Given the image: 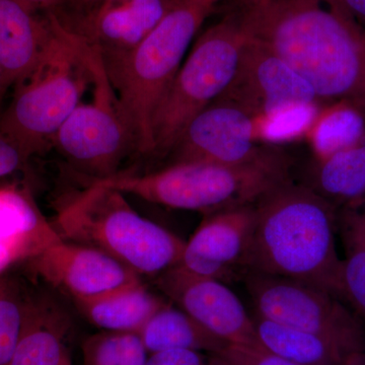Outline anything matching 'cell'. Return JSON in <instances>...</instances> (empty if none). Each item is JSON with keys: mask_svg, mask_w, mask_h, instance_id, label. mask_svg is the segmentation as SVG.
I'll return each mask as SVG.
<instances>
[{"mask_svg": "<svg viewBox=\"0 0 365 365\" xmlns=\"http://www.w3.org/2000/svg\"><path fill=\"white\" fill-rule=\"evenodd\" d=\"M240 4L249 35L306 79L321 103L346 102L365 114V26L339 0Z\"/></svg>", "mask_w": 365, "mask_h": 365, "instance_id": "6da1fadb", "label": "cell"}, {"mask_svg": "<svg viewBox=\"0 0 365 365\" xmlns=\"http://www.w3.org/2000/svg\"><path fill=\"white\" fill-rule=\"evenodd\" d=\"M342 264L333 204L312 187L288 180L255 203L242 264L248 272L300 281L341 297Z\"/></svg>", "mask_w": 365, "mask_h": 365, "instance_id": "7a4b0ae2", "label": "cell"}, {"mask_svg": "<svg viewBox=\"0 0 365 365\" xmlns=\"http://www.w3.org/2000/svg\"><path fill=\"white\" fill-rule=\"evenodd\" d=\"M51 34L32 73L14 86V95L0 114V134L29 158L52 146L62 124L93 83L91 47L78 33L47 14Z\"/></svg>", "mask_w": 365, "mask_h": 365, "instance_id": "3957f363", "label": "cell"}, {"mask_svg": "<svg viewBox=\"0 0 365 365\" xmlns=\"http://www.w3.org/2000/svg\"><path fill=\"white\" fill-rule=\"evenodd\" d=\"M289 168V158L274 146L265 157L242 165L170 163L148 174L119 173L97 182L148 202L211 215L253 205L290 180Z\"/></svg>", "mask_w": 365, "mask_h": 365, "instance_id": "277c9868", "label": "cell"}, {"mask_svg": "<svg viewBox=\"0 0 365 365\" xmlns=\"http://www.w3.org/2000/svg\"><path fill=\"white\" fill-rule=\"evenodd\" d=\"M64 241L93 247L139 276L175 267L185 242L132 207L125 194L91 181L62 204L53 222Z\"/></svg>", "mask_w": 365, "mask_h": 365, "instance_id": "5b68a950", "label": "cell"}, {"mask_svg": "<svg viewBox=\"0 0 365 365\" xmlns=\"http://www.w3.org/2000/svg\"><path fill=\"white\" fill-rule=\"evenodd\" d=\"M213 9L197 0H179L131 52L104 62L143 155H153V115Z\"/></svg>", "mask_w": 365, "mask_h": 365, "instance_id": "8992f818", "label": "cell"}, {"mask_svg": "<svg viewBox=\"0 0 365 365\" xmlns=\"http://www.w3.org/2000/svg\"><path fill=\"white\" fill-rule=\"evenodd\" d=\"M248 38L240 7L193 42L153 115V155H169L190 122L225 93Z\"/></svg>", "mask_w": 365, "mask_h": 365, "instance_id": "52a82bcc", "label": "cell"}, {"mask_svg": "<svg viewBox=\"0 0 365 365\" xmlns=\"http://www.w3.org/2000/svg\"><path fill=\"white\" fill-rule=\"evenodd\" d=\"M91 98L81 102L62 124L52 146L93 181L119 174L135 135L113 88L100 52L91 47Z\"/></svg>", "mask_w": 365, "mask_h": 365, "instance_id": "ba28073f", "label": "cell"}, {"mask_svg": "<svg viewBox=\"0 0 365 365\" xmlns=\"http://www.w3.org/2000/svg\"><path fill=\"white\" fill-rule=\"evenodd\" d=\"M246 287L257 316L316 334L348 354L365 351L361 321L335 295L300 281L252 272Z\"/></svg>", "mask_w": 365, "mask_h": 365, "instance_id": "9c48e42d", "label": "cell"}, {"mask_svg": "<svg viewBox=\"0 0 365 365\" xmlns=\"http://www.w3.org/2000/svg\"><path fill=\"white\" fill-rule=\"evenodd\" d=\"M272 148L257 141L254 115L217 98L190 122L170 155L172 163L242 165L265 157Z\"/></svg>", "mask_w": 365, "mask_h": 365, "instance_id": "30bf717a", "label": "cell"}, {"mask_svg": "<svg viewBox=\"0 0 365 365\" xmlns=\"http://www.w3.org/2000/svg\"><path fill=\"white\" fill-rule=\"evenodd\" d=\"M158 288L209 333L227 344L262 348L253 317L222 281L175 267L157 276Z\"/></svg>", "mask_w": 365, "mask_h": 365, "instance_id": "8fae6325", "label": "cell"}, {"mask_svg": "<svg viewBox=\"0 0 365 365\" xmlns=\"http://www.w3.org/2000/svg\"><path fill=\"white\" fill-rule=\"evenodd\" d=\"M218 98L252 115L292 104H322L313 88L279 55L249 35L232 83Z\"/></svg>", "mask_w": 365, "mask_h": 365, "instance_id": "7c38bea8", "label": "cell"}, {"mask_svg": "<svg viewBox=\"0 0 365 365\" xmlns=\"http://www.w3.org/2000/svg\"><path fill=\"white\" fill-rule=\"evenodd\" d=\"M28 261L34 272L74 302L141 281L138 274L110 255L62 239Z\"/></svg>", "mask_w": 365, "mask_h": 365, "instance_id": "4fadbf2b", "label": "cell"}, {"mask_svg": "<svg viewBox=\"0 0 365 365\" xmlns=\"http://www.w3.org/2000/svg\"><path fill=\"white\" fill-rule=\"evenodd\" d=\"M179 0H110L79 9L62 23L100 52L104 62L128 54L163 21Z\"/></svg>", "mask_w": 365, "mask_h": 365, "instance_id": "5bb4252c", "label": "cell"}, {"mask_svg": "<svg viewBox=\"0 0 365 365\" xmlns=\"http://www.w3.org/2000/svg\"><path fill=\"white\" fill-rule=\"evenodd\" d=\"M51 34L47 14L21 0H0V66L6 90L32 73Z\"/></svg>", "mask_w": 365, "mask_h": 365, "instance_id": "9a60e30c", "label": "cell"}, {"mask_svg": "<svg viewBox=\"0 0 365 365\" xmlns=\"http://www.w3.org/2000/svg\"><path fill=\"white\" fill-rule=\"evenodd\" d=\"M69 321L54 302L29 299L25 324L9 365H72Z\"/></svg>", "mask_w": 365, "mask_h": 365, "instance_id": "2e32d148", "label": "cell"}, {"mask_svg": "<svg viewBox=\"0 0 365 365\" xmlns=\"http://www.w3.org/2000/svg\"><path fill=\"white\" fill-rule=\"evenodd\" d=\"M255 220V204L207 215L184 249L205 260L237 268L248 249Z\"/></svg>", "mask_w": 365, "mask_h": 365, "instance_id": "e0dca14e", "label": "cell"}, {"mask_svg": "<svg viewBox=\"0 0 365 365\" xmlns=\"http://www.w3.org/2000/svg\"><path fill=\"white\" fill-rule=\"evenodd\" d=\"M76 304L91 325L103 331L139 333L146 322L165 304L138 281Z\"/></svg>", "mask_w": 365, "mask_h": 365, "instance_id": "ac0fdd59", "label": "cell"}, {"mask_svg": "<svg viewBox=\"0 0 365 365\" xmlns=\"http://www.w3.org/2000/svg\"><path fill=\"white\" fill-rule=\"evenodd\" d=\"M60 240L28 189L16 184L0 187V245L26 247L35 257Z\"/></svg>", "mask_w": 365, "mask_h": 365, "instance_id": "d6986e66", "label": "cell"}, {"mask_svg": "<svg viewBox=\"0 0 365 365\" xmlns=\"http://www.w3.org/2000/svg\"><path fill=\"white\" fill-rule=\"evenodd\" d=\"M257 338L263 349L299 365H342L348 353L316 334L281 325L253 314Z\"/></svg>", "mask_w": 365, "mask_h": 365, "instance_id": "ffe728a7", "label": "cell"}, {"mask_svg": "<svg viewBox=\"0 0 365 365\" xmlns=\"http://www.w3.org/2000/svg\"><path fill=\"white\" fill-rule=\"evenodd\" d=\"M138 334L150 354L176 349L212 354L227 345L181 309L168 304L160 307Z\"/></svg>", "mask_w": 365, "mask_h": 365, "instance_id": "44dd1931", "label": "cell"}, {"mask_svg": "<svg viewBox=\"0 0 365 365\" xmlns=\"http://www.w3.org/2000/svg\"><path fill=\"white\" fill-rule=\"evenodd\" d=\"M314 184L332 204L365 200V140L317 160Z\"/></svg>", "mask_w": 365, "mask_h": 365, "instance_id": "7402d4cb", "label": "cell"}, {"mask_svg": "<svg viewBox=\"0 0 365 365\" xmlns=\"http://www.w3.org/2000/svg\"><path fill=\"white\" fill-rule=\"evenodd\" d=\"M317 160L365 140V114L346 102L319 108L306 139Z\"/></svg>", "mask_w": 365, "mask_h": 365, "instance_id": "603a6c76", "label": "cell"}, {"mask_svg": "<svg viewBox=\"0 0 365 365\" xmlns=\"http://www.w3.org/2000/svg\"><path fill=\"white\" fill-rule=\"evenodd\" d=\"M321 104H292L254 116L256 138L263 145L278 146L306 139Z\"/></svg>", "mask_w": 365, "mask_h": 365, "instance_id": "cb8c5ba5", "label": "cell"}, {"mask_svg": "<svg viewBox=\"0 0 365 365\" xmlns=\"http://www.w3.org/2000/svg\"><path fill=\"white\" fill-rule=\"evenodd\" d=\"M85 365H146L148 352L138 333L96 334L83 342Z\"/></svg>", "mask_w": 365, "mask_h": 365, "instance_id": "d4e9b609", "label": "cell"}, {"mask_svg": "<svg viewBox=\"0 0 365 365\" xmlns=\"http://www.w3.org/2000/svg\"><path fill=\"white\" fill-rule=\"evenodd\" d=\"M29 297L11 278L0 276V365H9L25 324Z\"/></svg>", "mask_w": 365, "mask_h": 365, "instance_id": "484cf974", "label": "cell"}, {"mask_svg": "<svg viewBox=\"0 0 365 365\" xmlns=\"http://www.w3.org/2000/svg\"><path fill=\"white\" fill-rule=\"evenodd\" d=\"M210 365H299L263 349L250 346L227 344L210 354Z\"/></svg>", "mask_w": 365, "mask_h": 365, "instance_id": "4316f807", "label": "cell"}, {"mask_svg": "<svg viewBox=\"0 0 365 365\" xmlns=\"http://www.w3.org/2000/svg\"><path fill=\"white\" fill-rule=\"evenodd\" d=\"M29 158L18 144L0 134V178L23 169Z\"/></svg>", "mask_w": 365, "mask_h": 365, "instance_id": "83f0119b", "label": "cell"}, {"mask_svg": "<svg viewBox=\"0 0 365 365\" xmlns=\"http://www.w3.org/2000/svg\"><path fill=\"white\" fill-rule=\"evenodd\" d=\"M146 365H210V362L200 352L176 349L150 354Z\"/></svg>", "mask_w": 365, "mask_h": 365, "instance_id": "f1b7e54d", "label": "cell"}, {"mask_svg": "<svg viewBox=\"0 0 365 365\" xmlns=\"http://www.w3.org/2000/svg\"><path fill=\"white\" fill-rule=\"evenodd\" d=\"M26 6L43 14H51L64 16L76 7L74 0H21Z\"/></svg>", "mask_w": 365, "mask_h": 365, "instance_id": "f546056e", "label": "cell"}, {"mask_svg": "<svg viewBox=\"0 0 365 365\" xmlns=\"http://www.w3.org/2000/svg\"><path fill=\"white\" fill-rule=\"evenodd\" d=\"M33 257V252L26 247L0 245V276L18 262L28 261Z\"/></svg>", "mask_w": 365, "mask_h": 365, "instance_id": "4dcf8cb0", "label": "cell"}, {"mask_svg": "<svg viewBox=\"0 0 365 365\" xmlns=\"http://www.w3.org/2000/svg\"><path fill=\"white\" fill-rule=\"evenodd\" d=\"M339 1L355 20L365 26V0H339Z\"/></svg>", "mask_w": 365, "mask_h": 365, "instance_id": "1f68e13d", "label": "cell"}, {"mask_svg": "<svg viewBox=\"0 0 365 365\" xmlns=\"http://www.w3.org/2000/svg\"><path fill=\"white\" fill-rule=\"evenodd\" d=\"M347 222L351 223L365 240V206L361 212L352 213L351 215L348 216Z\"/></svg>", "mask_w": 365, "mask_h": 365, "instance_id": "d6a6232c", "label": "cell"}, {"mask_svg": "<svg viewBox=\"0 0 365 365\" xmlns=\"http://www.w3.org/2000/svg\"><path fill=\"white\" fill-rule=\"evenodd\" d=\"M342 365H365V351L351 353L346 357Z\"/></svg>", "mask_w": 365, "mask_h": 365, "instance_id": "836d02e7", "label": "cell"}, {"mask_svg": "<svg viewBox=\"0 0 365 365\" xmlns=\"http://www.w3.org/2000/svg\"><path fill=\"white\" fill-rule=\"evenodd\" d=\"M76 1V9H88V7L98 6L110 0H74Z\"/></svg>", "mask_w": 365, "mask_h": 365, "instance_id": "e575fe53", "label": "cell"}, {"mask_svg": "<svg viewBox=\"0 0 365 365\" xmlns=\"http://www.w3.org/2000/svg\"><path fill=\"white\" fill-rule=\"evenodd\" d=\"M6 83H4V72H2L1 66H0V103L6 93Z\"/></svg>", "mask_w": 365, "mask_h": 365, "instance_id": "d590c367", "label": "cell"}, {"mask_svg": "<svg viewBox=\"0 0 365 365\" xmlns=\"http://www.w3.org/2000/svg\"><path fill=\"white\" fill-rule=\"evenodd\" d=\"M197 1L202 2V4H209V6H215L217 2L222 1V0H197ZM239 2L250 1V0H237Z\"/></svg>", "mask_w": 365, "mask_h": 365, "instance_id": "8d00e7d4", "label": "cell"}]
</instances>
